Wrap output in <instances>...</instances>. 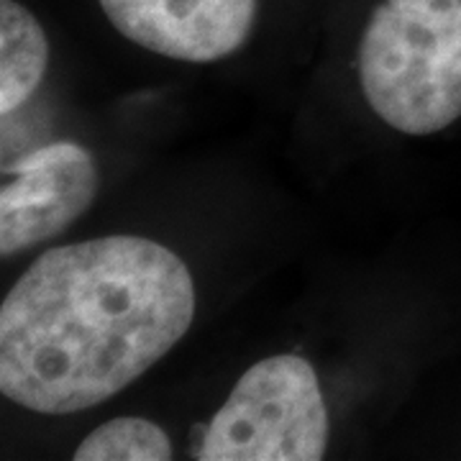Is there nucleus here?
Returning a JSON list of instances; mask_svg holds the SVG:
<instances>
[{"label": "nucleus", "instance_id": "obj_1", "mask_svg": "<svg viewBox=\"0 0 461 461\" xmlns=\"http://www.w3.org/2000/svg\"><path fill=\"white\" fill-rule=\"evenodd\" d=\"M195 285L172 249L103 236L44 251L0 308V393L21 408H95L180 344Z\"/></svg>", "mask_w": 461, "mask_h": 461}, {"label": "nucleus", "instance_id": "obj_2", "mask_svg": "<svg viewBox=\"0 0 461 461\" xmlns=\"http://www.w3.org/2000/svg\"><path fill=\"white\" fill-rule=\"evenodd\" d=\"M369 108L397 131L429 136L461 118V0H384L359 44Z\"/></svg>", "mask_w": 461, "mask_h": 461}, {"label": "nucleus", "instance_id": "obj_3", "mask_svg": "<svg viewBox=\"0 0 461 461\" xmlns=\"http://www.w3.org/2000/svg\"><path fill=\"white\" fill-rule=\"evenodd\" d=\"M200 461H318L329 446V411L313 364L277 354L249 366L200 429Z\"/></svg>", "mask_w": 461, "mask_h": 461}, {"label": "nucleus", "instance_id": "obj_4", "mask_svg": "<svg viewBox=\"0 0 461 461\" xmlns=\"http://www.w3.org/2000/svg\"><path fill=\"white\" fill-rule=\"evenodd\" d=\"M0 187V254L11 257L67 230L98 195L93 154L75 141L36 149L5 167Z\"/></svg>", "mask_w": 461, "mask_h": 461}, {"label": "nucleus", "instance_id": "obj_5", "mask_svg": "<svg viewBox=\"0 0 461 461\" xmlns=\"http://www.w3.org/2000/svg\"><path fill=\"white\" fill-rule=\"evenodd\" d=\"M129 41L180 62H215L244 47L257 0H100Z\"/></svg>", "mask_w": 461, "mask_h": 461}, {"label": "nucleus", "instance_id": "obj_6", "mask_svg": "<svg viewBox=\"0 0 461 461\" xmlns=\"http://www.w3.org/2000/svg\"><path fill=\"white\" fill-rule=\"evenodd\" d=\"M50 65L41 23L18 0H0V113L8 118L29 103Z\"/></svg>", "mask_w": 461, "mask_h": 461}, {"label": "nucleus", "instance_id": "obj_7", "mask_svg": "<svg viewBox=\"0 0 461 461\" xmlns=\"http://www.w3.org/2000/svg\"><path fill=\"white\" fill-rule=\"evenodd\" d=\"M172 441L147 418H113L93 430L75 451V461H167Z\"/></svg>", "mask_w": 461, "mask_h": 461}]
</instances>
